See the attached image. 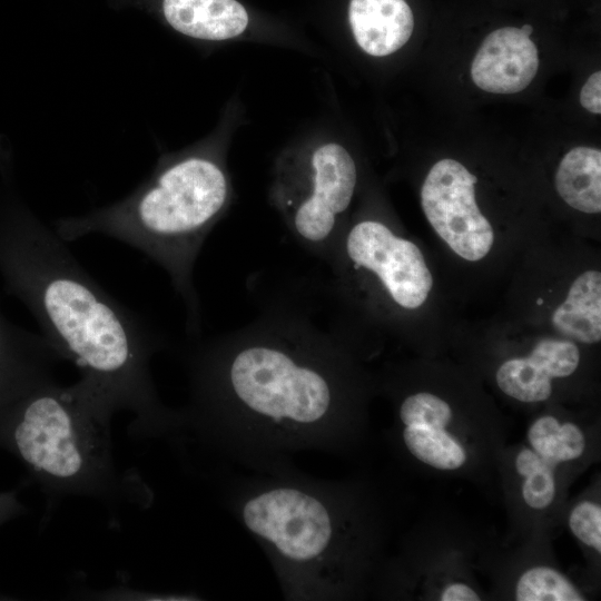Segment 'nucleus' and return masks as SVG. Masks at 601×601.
<instances>
[{
    "instance_id": "2",
    "label": "nucleus",
    "mask_w": 601,
    "mask_h": 601,
    "mask_svg": "<svg viewBox=\"0 0 601 601\" xmlns=\"http://www.w3.org/2000/svg\"><path fill=\"white\" fill-rule=\"evenodd\" d=\"M19 284L46 338L80 372L77 382L105 410L135 414L132 428L179 441L183 410L161 403L150 359L162 338L78 263L56 231L29 221L20 236Z\"/></svg>"
},
{
    "instance_id": "3",
    "label": "nucleus",
    "mask_w": 601,
    "mask_h": 601,
    "mask_svg": "<svg viewBox=\"0 0 601 601\" xmlns=\"http://www.w3.org/2000/svg\"><path fill=\"white\" fill-rule=\"evenodd\" d=\"M351 490L293 464L229 484L227 505L266 553L285 600H339L352 592L367 534Z\"/></svg>"
},
{
    "instance_id": "15",
    "label": "nucleus",
    "mask_w": 601,
    "mask_h": 601,
    "mask_svg": "<svg viewBox=\"0 0 601 601\" xmlns=\"http://www.w3.org/2000/svg\"><path fill=\"white\" fill-rule=\"evenodd\" d=\"M555 187L572 208L597 214L601 210V151L575 147L561 160L555 174Z\"/></svg>"
},
{
    "instance_id": "14",
    "label": "nucleus",
    "mask_w": 601,
    "mask_h": 601,
    "mask_svg": "<svg viewBox=\"0 0 601 601\" xmlns=\"http://www.w3.org/2000/svg\"><path fill=\"white\" fill-rule=\"evenodd\" d=\"M554 329L566 337L584 344L601 339V274L588 270L571 285L566 298L551 317Z\"/></svg>"
},
{
    "instance_id": "12",
    "label": "nucleus",
    "mask_w": 601,
    "mask_h": 601,
    "mask_svg": "<svg viewBox=\"0 0 601 601\" xmlns=\"http://www.w3.org/2000/svg\"><path fill=\"white\" fill-rule=\"evenodd\" d=\"M347 18L358 47L374 57L401 49L414 29V16L405 0H349Z\"/></svg>"
},
{
    "instance_id": "8",
    "label": "nucleus",
    "mask_w": 601,
    "mask_h": 601,
    "mask_svg": "<svg viewBox=\"0 0 601 601\" xmlns=\"http://www.w3.org/2000/svg\"><path fill=\"white\" fill-rule=\"evenodd\" d=\"M477 178L461 162L442 159L428 171L422 189L423 211L436 234L462 258L482 259L493 245V229L474 194Z\"/></svg>"
},
{
    "instance_id": "17",
    "label": "nucleus",
    "mask_w": 601,
    "mask_h": 601,
    "mask_svg": "<svg viewBox=\"0 0 601 601\" xmlns=\"http://www.w3.org/2000/svg\"><path fill=\"white\" fill-rule=\"evenodd\" d=\"M514 466L523 479L521 494L525 504L535 510L550 506L556 493V467L541 459L529 446L518 452Z\"/></svg>"
},
{
    "instance_id": "22",
    "label": "nucleus",
    "mask_w": 601,
    "mask_h": 601,
    "mask_svg": "<svg viewBox=\"0 0 601 601\" xmlns=\"http://www.w3.org/2000/svg\"><path fill=\"white\" fill-rule=\"evenodd\" d=\"M4 336V333H2V331L0 329V380L2 375H4V371L8 364L7 342Z\"/></svg>"
},
{
    "instance_id": "13",
    "label": "nucleus",
    "mask_w": 601,
    "mask_h": 601,
    "mask_svg": "<svg viewBox=\"0 0 601 601\" xmlns=\"http://www.w3.org/2000/svg\"><path fill=\"white\" fill-rule=\"evenodd\" d=\"M158 9L169 27L196 40L233 39L249 23L247 10L237 0H158Z\"/></svg>"
},
{
    "instance_id": "11",
    "label": "nucleus",
    "mask_w": 601,
    "mask_h": 601,
    "mask_svg": "<svg viewBox=\"0 0 601 601\" xmlns=\"http://www.w3.org/2000/svg\"><path fill=\"white\" fill-rule=\"evenodd\" d=\"M580 363L573 341L542 338L525 357L505 361L496 372V383L508 396L525 403L546 401L552 380L570 376Z\"/></svg>"
},
{
    "instance_id": "4",
    "label": "nucleus",
    "mask_w": 601,
    "mask_h": 601,
    "mask_svg": "<svg viewBox=\"0 0 601 601\" xmlns=\"http://www.w3.org/2000/svg\"><path fill=\"white\" fill-rule=\"evenodd\" d=\"M229 179L211 155L191 152L160 161L150 177L119 201L55 221L71 242L102 234L142 252L169 275L183 298L187 329L200 327L194 267L208 234L229 201Z\"/></svg>"
},
{
    "instance_id": "21",
    "label": "nucleus",
    "mask_w": 601,
    "mask_h": 601,
    "mask_svg": "<svg viewBox=\"0 0 601 601\" xmlns=\"http://www.w3.org/2000/svg\"><path fill=\"white\" fill-rule=\"evenodd\" d=\"M439 599L442 601H479L481 598L470 585L453 582L444 587Z\"/></svg>"
},
{
    "instance_id": "1",
    "label": "nucleus",
    "mask_w": 601,
    "mask_h": 601,
    "mask_svg": "<svg viewBox=\"0 0 601 601\" xmlns=\"http://www.w3.org/2000/svg\"><path fill=\"white\" fill-rule=\"evenodd\" d=\"M186 431L254 472L303 451L337 453L356 431L349 362L327 318L290 297L193 347Z\"/></svg>"
},
{
    "instance_id": "18",
    "label": "nucleus",
    "mask_w": 601,
    "mask_h": 601,
    "mask_svg": "<svg viewBox=\"0 0 601 601\" xmlns=\"http://www.w3.org/2000/svg\"><path fill=\"white\" fill-rule=\"evenodd\" d=\"M518 601H583L578 588L560 571L546 565L525 570L515 585Z\"/></svg>"
},
{
    "instance_id": "9",
    "label": "nucleus",
    "mask_w": 601,
    "mask_h": 601,
    "mask_svg": "<svg viewBox=\"0 0 601 601\" xmlns=\"http://www.w3.org/2000/svg\"><path fill=\"white\" fill-rule=\"evenodd\" d=\"M401 441L417 461L440 471H455L466 462V452L447 426L453 412L449 403L426 392L410 394L397 410Z\"/></svg>"
},
{
    "instance_id": "5",
    "label": "nucleus",
    "mask_w": 601,
    "mask_h": 601,
    "mask_svg": "<svg viewBox=\"0 0 601 601\" xmlns=\"http://www.w3.org/2000/svg\"><path fill=\"white\" fill-rule=\"evenodd\" d=\"M112 414L78 383L55 380L29 391L9 423V441L50 499L85 495L148 499L138 476L120 475L112 457Z\"/></svg>"
},
{
    "instance_id": "10",
    "label": "nucleus",
    "mask_w": 601,
    "mask_h": 601,
    "mask_svg": "<svg viewBox=\"0 0 601 601\" xmlns=\"http://www.w3.org/2000/svg\"><path fill=\"white\" fill-rule=\"evenodd\" d=\"M538 49L521 28L504 27L489 33L477 50L471 76L474 83L492 93H515L536 75Z\"/></svg>"
},
{
    "instance_id": "7",
    "label": "nucleus",
    "mask_w": 601,
    "mask_h": 601,
    "mask_svg": "<svg viewBox=\"0 0 601 601\" xmlns=\"http://www.w3.org/2000/svg\"><path fill=\"white\" fill-rule=\"evenodd\" d=\"M304 189L285 203L292 237L308 253L328 260L341 237V216L351 205L356 187V165L341 145L316 148L307 164Z\"/></svg>"
},
{
    "instance_id": "19",
    "label": "nucleus",
    "mask_w": 601,
    "mask_h": 601,
    "mask_svg": "<svg viewBox=\"0 0 601 601\" xmlns=\"http://www.w3.org/2000/svg\"><path fill=\"white\" fill-rule=\"evenodd\" d=\"M569 528L573 535L601 553V508L589 500L581 501L569 515Z\"/></svg>"
},
{
    "instance_id": "6",
    "label": "nucleus",
    "mask_w": 601,
    "mask_h": 601,
    "mask_svg": "<svg viewBox=\"0 0 601 601\" xmlns=\"http://www.w3.org/2000/svg\"><path fill=\"white\" fill-rule=\"evenodd\" d=\"M327 262L336 274L375 279L391 302L403 309L422 306L433 285L420 248L380 220L355 223L341 235Z\"/></svg>"
},
{
    "instance_id": "16",
    "label": "nucleus",
    "mask_w": 601,
    "mask_h": 601,
    "mask_svg": "<svg viewBox=\"0 0 601 601\" xmlns=\"http://www.w3.org/2000/svg\"><path fill=\"white\" fill-rule=\"evenodd\" d=\"M529 447L554 467L579 459L587 446L582 430L574 423H561L552 415L536 418L528 430Z\"/></svg>"
},
{
    "instance_id": "23",
    "label": "nucleus",
    "mask_w": 601,
    "mask_h": 601,
    "mask_svg": "<svg viewBox=\"0 0 601 601\" xmlns=\"http://www.w3.org/2000/svg\"><path fill=\"white\" fill-rule=\"evenodd\" d=\"M521 30H522L525 35L530 36V35L533 32V27H532L531 24H528V23H526V24H523V26L521 27Z\"/></svg>"
},
{
    "instance_id": "20",
    "label": "nucleus",
    "mask_w": 601,
    "mask_h": 601,
    "mask_svg": "<svg viewBox=\"0 0 601 601\" xmlns=\"http://www.w3.org/2000/svg\"><path fill=\"white\" fill-rule=\"evenodd\" d=\"M581 106L592 114H601V72H593L580 92Z\"/></svg>"
}]
</instances>
